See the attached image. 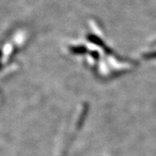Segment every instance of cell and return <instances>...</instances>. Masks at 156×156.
Instances as JSON below:
<instances>
[]
</instances>
